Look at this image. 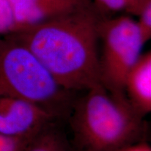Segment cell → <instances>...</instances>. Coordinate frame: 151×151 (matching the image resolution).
Masks as SVG:
<instances>
[{"label":"cell","mask_w":151,"mask_h":151,"mask_svg":"<svg viewBox=\"0 0 151 151\" xmlns=\"http://www.w3.org/2000/svg\"><path fill=\"white\" fill-rule=\"evenodd\" d=\"M9 1L12 7L16 21V29L14 32L73 12L78 4V0Z\"/></svg>","instance_id":"obj_6"},{"label":"cell","mask_w":151,"mask_h":151,"mask_svg":"<svg viewBox=\"0 0 151 151\" xmlns=\"http://www.w3.org/2000/svg\"><path fill=\"white\" fill-rule=\"evenodd\" d=\"M75 150H76V149H75Z\"/></svg>","instance_id":"obj_15"},{"label":"cell","mask_w":151,"mask_h":151,"mask_svg":"<svg viewBox=\"0 0 151 151\" xmlns=\"http://www.w3.org/2000/svg\"><path fill=\"white\" fill-rule=\"evenodd\" d=\"M105 6L113 10H119L127 4L126 0H100Z\"/></svg>","instance_id":"obj_13"},{"label":"cell","mask_w":151,"mask_h":151,"mask_svg":"<svg viewBox=\"0 0 151 151\" xmlns=\"http://www.w3.org/2000/svg\"><path fill=\"white\" fill-rule=\"evenodd\" d=\"M71 92L27 47L8 36L0 37V96L27 100L59 119L71 112Z\"/></svg>","instance_id":"obj_3"},{"label":"cell","mask_w":151,"mask_h":151,"mask_svg":"<svg viewBox=\"0 0 151 151\" xmlns=\"http://www.w3.org/2000/svg\"><path fill=\"white\" fill-rule=\"evenodd\" d=\"M16 29L12 7L9 0H0V37L11 35Z\"/></svg>","instance_id":"obj_9"},{"label":"cell","mask_w":151,"mask_h":151,"mask_svg":"<svg viewBox=\"0 0 151 151\" xmlns=\"http://www.w3.org/2000/svg\"><path fill=\"white\" fill-rule=\"evenodd\" d=\"M137 23L140 28L144 41L146 42L150 39L151 35V10L150 4L143 9L140 21Z\"/></svg>","instance_id":"obj_11"},{"label":"cell","mask_w":151,"mask_h":151,"mask_svg":"<svg viewBox=\"0 0 151 151\" xmlns=\"http://www.w3.org/2000/svg\"><path fill=\"white\" fill-rule=\"evenodd\" d=\"M126 97L144 117L151 111V54H141L127 73L124 84Z\"/></svg>","instance_id":"obj_7"},{"label":"cell","mask_w":151,"mask_h":151,"mask_svg":"<svg viewBox=\"0 0 151 151\" xmlns=\"http://www.w3.org/2000/svg\"><path fill=\"white\" fill-rule=\"evenodd\" d=\"M99 37L103 41L99 58L101 85L113 95L125 97L124 81L146 43L139 24L125 17L100 22Z\"/></svg>","instance_id":"obj_4"},{"label":"cell","mask_w":151,"mask_h":151,"mask_svg":"<svg viewBox=\"0 0 151 151\" xmlns=\"http://www.w3.org/2000/svg\"><path fill=\"white\" fill-rule=\"evenodd\" d=\"M99 23L92 15L71 12L6 36L27 47L62 88L86 91L101 85Z\"/></svg>","instance_id":"obj_1"},{"label":"cell","mask_w":151,"mask_h":151,"mask_svg":"<svg viewBox=\"0 0 151 151\" xmlns=\"http://www.w3.org/2000/svg\"><path fill=\"white\" fill-rule=\"evenodd\" d=\"M119 151H151V148L146 142L141 141V142L130 145Z\"/></svg>","instance_id":"obj_12"},{"label":"cell","mask_w":151,"mask_h":151,"mask_svg":"<svg viewBox=\"0 0 151 151\" xmlns=\"http://www.w3.org/2000/svg\"><path fill=\"white\" fill-rule=\"evenodd\" d=\"M24 151H76L62 132L54 122L43 129L28 145Z\"/></svg>","instance_id":"obj_8"},{"label":"cell","mask_w":151,"mask_h":151,"mask_svg":"<svg viewBox=\"0 0 151 151\" xmlns=\"http://www.w3.org/2000/svg\"><path fill=\"white\" fill-rule=\"evenodd\" d=\"M73 102L70 123L76 151H119L141 142L143 118L127 97L113 95L99 85Z\"/></svg>","instance_id":"obj_2"},{"label":"cell","mask_w":151,"mask_h":151,"mask_svg":"<svg viewBox=\"0 0 151 151\" xmlns=\"http://www.w3.org/2000/svg\"><path fill=\"white\" fill-rule=\"evenodd\" d=\"M55 119L27 100L0 96V134L32 140Z\"/></svg>","instance_id":"obj_5"},{"label":"cell","mask_w":151,"mask_h":151,"mask_svg":"<svg viewBox=\"0 0 151 151\" xmlns=\"http://www.w3.org/2000/svg\"><path fill=\"white\" fill-rule=\"evenodd\" d=\"M32 140L8 137L0 134V151H24Z\"/></svg>","instance_id":"obj_10"},{"label":"cell","mask_w":151,"mask_h":151,"mask_svg":"<svg viewBox=\"0 0 151 151\" xmlns=\"http://www.w3.org/2000/svg\"><path fill=\"white\" fill-rule=\"evenodd\" d=\"M126 1H127V0H126Z\"/></svg>","instance_id":"obj_14"}]
</instances>
